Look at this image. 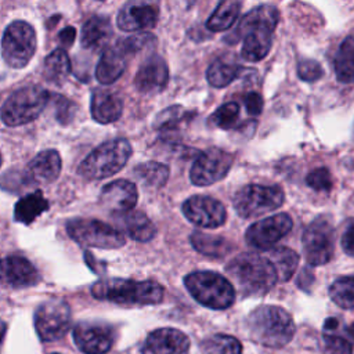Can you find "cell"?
Listing matches in <instances>:
<instances>
[{"label": "cell", "mask_w": 354, "mask_h": 354, "mask_svg": "<svg viewBox=\"0 0 354 354\" xmlns=\"http://www.w3.org/2000/svg\"><path fill=\"white\" fill-rule=\"evenodd\" d=\"M189 241L196 252L207 257L221 259L234 250V245L228 239L220 235L205 234L202 231H194L189 236Z\"/></svg>", "instance_id": "obj_28"}, {"label": "cell", "mask_w": 354, "mask_h": 354, "mask_svg": "<svg viewBox=\"0 0 354 354\" xmlns=\"http://www.w3.org/2000/svg\"><path fill=\"white\" fill-rule=\"evenodd\" d=\"M131 152V145L126 138L105 141L80 162L77 173L86 180H102L111 177L124 167Z\"/></svg>", "instance_id": "obj_5"}, {"label": "cell", "mask_w": 354, "mask_h": 354, "mask_svg": "<svg viewBox=\"0 0 354 354\" xmlns=\"http://www.w3.org/2000/svg\"><path fill=\"white\" fill-rule=\"evenodd\" d=\"M184 113L185 112L180 105L169 106L155 118L153 126L160 131L163 137H170L177 131V126L180 124V122H183Z\"/></svg>", "instance_id": "obj_37"}, {"label": "cell", "mask_w": 354, "mask_h": 354, "mask_svg": "<svg viewBox=\"0 0 354 354\" xmlns=\"http://www.w3.org/2000/svg\"><path fill=\"white\" fill-rule=\"evenodd\" d=\"M91 295L98 300L118 304H158L163 299V288L153 281H134L111 278L97 281L91 286Z\"/></svg>", "instance_id": "obj_4"}, {"label": "cell", "mask_w": 354, "mask_h": 354, "mask_svg": "<svg viewBox=\"0 0 354 354\" xmlns=\"http://www.w3.org/2000/svg\"><path fill=\"white\" fill-rule=\"evenodd\" d=\"M156 41V39L151 35V33H138V35H133L130 37H126L123 40H120L118 44L120 46V48L127 54H136L149 46H153Z\"/></svg>", "instance_id": "obj_41"}, {"label": "cell", "mask_w": 354, "mask_h": 354, "mask_svg": "<svg viewBox=\"0 0 354 354\" xmlns=\"http://www.w3.org/2000/svg\"><path fill=\"white\" fill-rule=\"evenodd\" d=\"M127 55L119 44L106 47L95 68V77L101 84H112L116 82L126 69Z\"/></svg>", "instance_id": "obj_24"}, {"label": "cell", "mask_w": 354, "mask_h": 354, "mask_svg": "<svg viewBox=\"0 0 354 354\" xmlns=\"http://www.w3.org/2000/svg\"><path fill=\"white\" fill-rule=\"evenodd\" d=\"M283 201L285 194L278 185L249 184L234 195L232 205L238 216L253 218L281 207Z\"/></svg>", "instance_id": "obj_8"}, {"label": "cell", "mask_w": 354, "mask_h": 354, "mask_svg": "<svg viewBox=\"0 0 354 354\" xmlns=\"http://www.w3.org/2000/svg\"><path fill=\"white\" fill-rule=\"evenodd\" d=\"M138 199V191L134 183L129 180H115L104 185L100 194V202L115 213H127L134 209Z\"/></svg>", "instance_id": "obj_20"}, {"label": "cell", "mask_w": 354, "mask_h": 354, "mask_svg": "<svg viewBox=\"0 0 354 354\" xmlns=\"http://www.w3.org/2000/svg\"><path fill=\"white\" fill-rule=\"evenodd\" d=\"M293 227V220L288 213H278L271 217L253 223L245 232V241L249 246L259 250L271 249Z\"/></svg>", "instance_id": "obj_14"}, {"label": "cell", "mask_w": 354, "mask_h": 354, "mask_svg": "<svg viewBox=\"0 0 354 354\" xmlns=\"http://www.w3.org/2000/svg\"><path fill=\"white\" fill-rule=\"evenodd\" d=\"M335 75L342 83L354 82V35L347 36L337 48Z\"/></svg>", "instance_id": "obj_30"}, {"label": "cell", "mask_w": 354, "mask_h": 354, "mask_svg": "<svg viewBox=\"0 0 354 354\" xmlns=\"http://www.w3.org/2000/svg\"><path fill=\"white\" fill-rule=\"evenodd\" d=\"M188 336L174 328H160L151 332L144 343L142 354H188Z\"/></svg>", "instance_id": "obj_17"}, {"label": "cell", "mask_w": 354, "mask_h": 354, "mask_svg": "<svg viewBox=\"0 0 354 354\" xmlns=\"http://www.w3.org/2000/svg\"><path fill=\"white\" fill-rule=\"evenodd\" d=\"M245 106H246V111L250 115H260L261 111H263V98L259 93H254V91H250L245 95Z\"/></svg>", "instance_id": "obj_46"}, {"label": "cell", "mask_w": 354, "mask_h": 354, "mask_svg": "<svg viewBox=\"0 0 354 354\" xmlns=\"http://www.w3.org/2000/svg\"><path fill=\"white\" fill-rule=\"evenodd\" d=\"M66 234L77 243L98 249H118L126 242L124 235L111 224L95 218H72L65 224Z\"/></svg>", "instance_id": "obj_9"}, {"label": "cell", "mask_w": 354, "mask_h": 354, "mask_svg": "<svg viewBox=\"0 0 354 354\" xmlns=\"http://www.w3.org/2000/svg\"><path fill=\"white\" fill-rule=\"evenodd\" d=\"M91 116L97 123L109 124L116 122L123 112L122 97L109 88L97 87L91 93L90 101Z\"/></svg>", "instance_id": "obj_22"}, {"label": "cell", "mask_w": 354, "mask_h": 354, "mask_svg": "<svg viewBox=\"0 0 354 354\" xmlns=\"http://www.w3.org/2000/svg\"><path fill=\"white\" fill-rule=\"evenodd\" d=\"M181 210L189 223L202 228H217L227 220L224 205L207 195H194L188 198L183 203Z\"/></svg>", "instance_id": "obj_15"}, {"label": "cell", "mask_w": 354, "mask_h": 354, "mask_svg": "<svg viewBox=\"0 0 354 354\" xmlns=\"http://www.w3.org/2000/svg\"><path fill=\"white\" fill-rule=\"evenodd\" d=\"M225 271L245 296H263L278 282L271 261L257 253L234 256L228 261Z\"/></svg>", "instance_id": "obj_2"}, {"label": "cell", "mask_w": 354, "mask_h": 354, "mask_svg": "<svg viewBox=\"0 0 354 354\" xmlns=\"http://www.w3.org/2000/svg\"><path fill=\"white\" fill-rule=\"evenodd\" d=\"M71 59L64 48L53 50L43 62V77L53 84H61L71 73Z\"/></svg>", "instance_id": "obj_29"}, {"label": "cell", "mask_w": 354, "mask_h": 354, "mask_svg": "<svg viewBox=\"0 0 354 354\" xmlns=\"http://www.w3.org/2000/svg\"><path fill=\"white\" fill-rule=\"evenodd\" d=\"M50 207L48 201L43 196L41 191H33L24 195L14 206V220L19 224H32L41 213Z\"/></svg>", "instance_id": "obj_26"}, {"label": "cell", "mask_w": 354, "mask_h": 354, "mask_svg": "<svg viewBox=\"0 0 354 354\" xmlns=\"http://www.w3.org/2000/svg\"><path fill=\"white\" fill-rule=\"evenodd\" d=\"M205 354H242L238 339L230 335H214L202 343Z\"/></svg>", "instance_id": "obj_36"}, {"label": "cell", "mask_w": 354, "mask_h": 354, "mask_svg": "<svg viewBox=\"0 0 354 354\" xmlns=\"http://www.w3.org/2000/svg\"><path fill=\"white\" fill-rule=\"evenodd\" d=\"M158 7L144 1H130L118 14V26L124 32L151 29L158 21Z\"/></svg>", "instance_id": "obj_21"}, {"label": "cell", "mask_w": 354, "mask_h": 354, "mask_svg": "<svg viewBox=\"0 0 354 354\" xmlns=\"http://www.w3.org/2000/svg\"><path fill=\"white\" fill-rule=\"evenodd\" d=\"M279 22V11L275 6L263 4L249 11L232 32V41L242 39L241 55L249 62L266 58L272 46V35Z\"/></svg>", "instance_id": "obj_1"}, {"label": "cell", "mask_w": 354, "mask_h": 354, "mask_svg": "<svg viewBox=\"0 0 354 354\" xmlns=\"http://www.w3.org/2000/svg\"><path fill=\"white\" fill-rule=\"evenodd\" d=\"M268 260L274 266L278 281L286 282L296 272L300 257L290 248L279 246V248H275V249L271 250V254H270Z\"/></svg>", "instance_id": "obj_31"}, {"label": "cell", "mask_w": 354, "mask_h": 354, "mask_svg": "<svg viewBox=\"0 0 354 354\" xmlns=\"http://www.w3.org/2000/svg\"><path fill=\"white\" fill-rule=\"evenodd\" d=\"M303 253L306 261L313 266L329 263L335 252V230L326 217H317L303 232Z\"/></svg>", "instance_id": "obj_11"}, {"label": "cell", "mask_w": 354, "mask_h": 354, "mask_svg": "<svg viewBox=\"0 0 354 354\" xmlns=\"http://www.w3.org/2000/svg\"><path fill=\"white\" fill-rule=\"evenodd\" d=\"M242 71L243 68L241 65L218 59L209 66L206 72V77L210 86L216 88H223L231 84L235 79H238Z\"/></svg>", "instance_id": "obj_34"}, {"label": "cell", "mask_w": 354, "mask_h": 354, "mask_svg": "<svg viewBox=\"0 0 354 354\" xmlns=\"http://www.w3.org/2000/svg\"><path fill=\"white\" fill-rule=\"evenodd\" d=\"M351 353H353V347L347 339L333 332L324 333V354H351Z\"/></svg>", "instance_id": "obj_42"}, {"label": "cell", "mask_w": 354, "mask_h": 354, "mask_svg": "<svg viewBox=\"0 0 354 354\" xmlns=\"http://www.w3.org/2000/svg\"><path fill=\"white\" fill-rule=\"evenodd\" d=\"M249 336L267 347L279 348L288 344L295 335V322L290 314L278 306L256 307L246 319Z\"/></svg>", "instance_id": "obj_3"}, {"label": "cell", "mask_w": 354, "mask_h": 354, "mask_svg": "<svg viewBox=\"0 0 354 354\" xmlns=\"http://www.w3.org/2000/svg\"><path fill=\"white\" fill-rule=\"evenodd\" d=\"M73 340L84 354H105L113 344V328L105 322L82 321L73 328Z\"/></svg>", "instance_id": "obj_16"}, {"label": "cell", "mask_w": 354, "mask_h": 354, "mask_svg": "<svg viewBox=\"0 0 354 354\" xmlns=\"http://www.w3.org/2000/svg\"><path fill=\"white\" fill-rule=\"evenodd\" d=\"M169 82V66L160 55H149L138 68L134 86L144 94L162 91Z\"/></svg>", "instance_id": "obj_18"}, {"label": "cell", "mask_w": 354, "mask_h": 354, "mask_svg": "<svg viewBox=\"0 0 354 354\" xmlns=\"http://www.w3.org/2000/svg\"><path fill=\"white\" fill-rule=\"evenodd\" d=\"M3 279L12 288H28L40 281V274L24 256L11 254L3 260Z\"/></svg>", "instance_id": "obj_23"}, {"label": "cell", "mask_w": 354, "mask_h": 354, "mask_svg": "<svg viewBox=\"0 0 354 354\" xmlns=\"http://www.w3.org/2000/svg\"><path fill=\"white\" fill-rule=\"evenodd\" d=\"M340 243H342V249L344 250V253L354 257V218L347 221L346 228L340 238Z\"/></svg>", "instance_id": "obj_45"}, {"label": "cell", "mask_w": 354, "mask_h": 354, "mask_svg": "<svg viewBox=\"0 0 354 354\" xmlns=\"http://www.w3.org/2000/svg\"><path fill=\"white\" fill-rule=\"evenodd\" d=\"M297 75L304 82H315L322 77L324 69L315 59H301L297 65Z\"/></svg>", "instance_id": "obj_44"}, {"label": "cell", "mask_w": 354, "mask_h": 354, "mask_svg": "<svg viewBox=\"0 0 354 354\" xmlns=\"http://www.w3.org/2000/svg\"><path fill=\"white\" fill-rule=\"evenodd\" d=\"M306 184L315 191H322V192L330 191L332 174L326 167H317L307 174Z\"/></svg>", "instance_id": "obj_43"}, {"label": "cell", "mask_w": 354, "mask_h": 354, "mask_svg": "<svg viewBox=\"0 0 354 354\" xmlns=\"http://www.w3.org/2000/svg\"><path fill=\"white\" fill-rule=\"evenodd\" d=\"M170 170L166 165L159 162L140 163L134 169V176L149 188H162L169 178Z\"/></svg>", "instance_id": "obj_33"}, {"label": "cell", "mask_w": 354, "mask_h": 354, "mask_svg": "<svg viewBox=\"0 0 354 354\" xmlns=\"http://www.w3.org/2000/svg\"><path fill=\"white\" fill-rule=\"evenodd\" d=\"M6 332H7V325H6V322H3L0 319V344H1L3 339H4V336H6Z\"/></svg>", "instance_id": "obj_48"}, {"label": "cell", "mask_w": 354, "mask_h": 354, "mask_svg": "<svg viewBox=\"0 0 354 354\" xmlns=\"http://www.w3.org/2000/svg\"><path fill=\"white\" fill-rule=\"evenodd\" d=\"M55 108V119L61 124H68L73 120L76 113V104L61 94H50Z\"/></svg>", "instance_id": "obj_39"}, {"label": "cell", "mask_w": 354, "mask_h": 354, "mask_svg": "<svg viewBox=\"0 0 354 354\" xmlns=\"http://www.w3.org/2000/svg\"><path fill=\"white\" fill-rule=\"evenodd\" d=\"M184 285L191 296L212 310H225L235 301L234 285L214 271H195L184 278Z\"/></svg>", "instance_id": "obj_6"}, {"label": "cell", "mask_w": 354, "mask_h": 354, "mask_svg": "<svg viewBox=\"0 0 354 354\" xmlns=\"http://www.w3.org/2000/svg\"><path fill=\"white\" fill-rule=\"evenodd\" d=\"M239 118V105L235 101H230L218 106L209 118V122L218 129H232L236 126Z\"/></svg>", "instance_id": "obj_38"}, {"label": "cell", "mask_w": 354, "mask_h": 354, "mask_svg": "<svg viewBox=\"0 0 354 354\" xmlns=\"http://www.w3.org/2000/svg\"><path fill=\"white\" fill-rule=\"evenodd\" d=\"M329 296L335 304L354 310V277H340L329 286Z\"/></svg>", "instance_id": "obj_35"}, {"label": "cell", "mask_w": 354, "mask_h": 354, "mask_svg": "<svg viewBox=\"0 0 354 354\" xmlns=\"http://www.w3.org/2000/svg\"><path fill=\"white\" fill-rule=\"evenodd\" d=\"M0 165H1V153H0Z\"/></svg>", "instance_id": "obj_50"}, {"label": "cell", "mask_w": 354, "mask_h": 354, "mask_svg": "<svg viewBox=\"0 0 354 354\" xmlns=\"http://www.w3.org/2000/svg\"><path fill=\"white\" fill-rule=\"evenodd\" d=\"M0 279H3V260L0 259Z\"/></svg>", "instance_id": "obj_49"}, {"label": "cell", "mask_w": 354, "mask_h": 354, "mask_svg": "<svg viewBox=\"0 0 354 354\" xmlns=\"http://www.w3.org/2000/svg\"><path fill=\"white\" fill-rule=\"evenodd\" d=\"M112 35V26L109 18L105 15H93L90 17L80 33V43L84 48L97 50L102 47Z\"/></svg>", "instance_id": "obj_25"}, {"label": "cell", "mask_w": 354, "mask_h": 354, "mask_svg": "<svg viewBox=\"0 0 354 354\" xmlns=\"http://www.w3.org/2000/svg\"><path fill=\"white\" fill-rule=\"evenodd\" d=\"M120 224L126 234L137 242H149L156 235V227L151 218L140 212L130 210L120 216Z\"/></svg>", "instance_id": "obj_27"}, {"label": "cell", "mask_w": 354, "mask_h": 354, "mask_svg": "<svg viewBox=\"0 0 354 354\" xmlns=\"http://www.w3.org/2000/svg\"><path fill=\"white\" fill-rule=\"evenodd\" d=\"M71 321L69 304L59 297L43 301L35 311V329L43 342L61 339L69 330Z\"/></svg>", "instance_id": "obj_12"}, {"label": "cell", "mask_w": 354, "mask_h": 354, "mask_svg": "<svg viewBox=\"0 0 354 354\" xmlns=\"http://www.w3.org/2000/svg\"><path fill=\"white\" fill-rule=\"evenodd\" d=\"M62 160L55 149L39 152L24 170L28 183L32 185H47L55 181L61 173Z\"/></svg>", "instance_id": "obj_19"}, {"label": "cell", "mask_w": 354, "mask_h": 354, "mask_svg": "<svg viewBox=\"0 0 354 354\" xmlns=\"http://www.w3.org/2000/svg\"><path fill=\"white\" fill-rule=\"evenodd\" d=\"M75 37H76V30L73 26H66L58 35V39H59L62 47H71L75 41Z\"/></svg>", "instance_id": "obj_47"}, {"label": "cell", "mask_w": 354, "mask_h": 354, "mask_svg": "<svg viewBox=\"0 0 354 354\" xmlns=\"http://www.w3.org/2000/svg\"><path fill=\"white\" fill-rule=\"evenodd\" d=\"M241 3L235 0H224L218 3L213 14L206 22V28L212 32H221L232 26L235 19L239 15Z\"/></svg>", "instance_id": "obj_32"}, {"label": "cell", "mask_w": 354, "mask_h": 354, "mask_svg": "<svg viewBox=\"0 0 354 354\" xmlns=\"http://www.w3.org/2000/svg\"><path fill=\"white\" fill-rule=\"evenodd\" d=\"M36 53V32L26 21H12L1 37V55L11 68H25Z\"/></svg>", "instance_id": "obj_10"}, {"label": "cell", "mask_w": 354, "mask_h": 354, "mask_svg": "<svg viewBox=\"0 0 354 354\" xmlns=\"http://www.w3.org/2000/svg\"><path fill=\"white\" fill-rule=\"evenodd\" d=\"M51 354H57V353H51Z\"/></svg>", "instance_id": "obj_51"}, {"label": "cell", "mask_w": 354, "mask_h": 354, "mask_svg": "<svg viewBox=\"0 0 354 354\" xmlns=\"http://www.w3.org/2000/svg\"><path fill=\"white\" fill-rule=\"evenodd\" d=\"M0 187L8 192L18 194L21 191H25L30 187V184L26 180V176L24 171L19 170H7L0 177Z\"/></svg>", "instance_id": "obj_40"}, {"label": "cell", "mask_w": 354, "mask_h": 354, "mask_svg": "<svg viewBox=\"0 0 354 354\" xmlns=\"http://www.w3.org/2000/svg\"><path fill=\"white\" fill-rule=\"evenodd\" d=\"M234 163V155L220 148H210L201 152L191 170V183L198 187H205L223 180Z\"/></svg>", "instance_id": "obj_13"}, {"label": "cell", "mask_w": 354, "mask_h": 354, "mask_svg": "<svg viewBox=\"0 0 354 354\" xmlns=\"http://www.w3.org/2000/svg\"><path fill=\"white\" fill-rule=\"evenodd\" d=\"M50 100V93L37 84L24 86L11 93L0 109L6 126L17 127L39 118Z\"/></svg>", "instance_id": "obj_7"}]
</instances>
